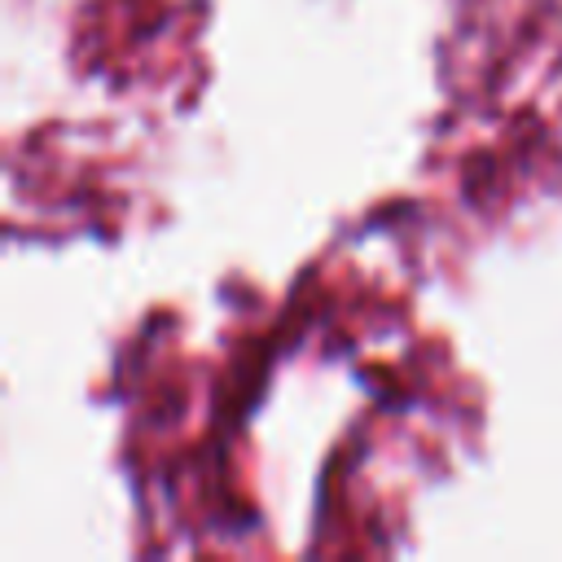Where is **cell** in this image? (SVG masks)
<instances>
[]
</instances>
